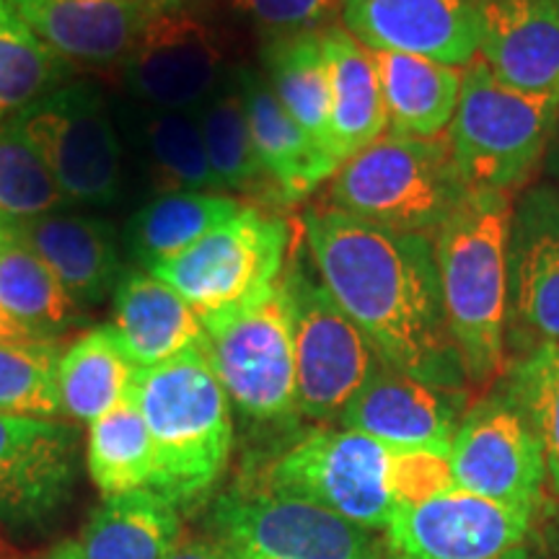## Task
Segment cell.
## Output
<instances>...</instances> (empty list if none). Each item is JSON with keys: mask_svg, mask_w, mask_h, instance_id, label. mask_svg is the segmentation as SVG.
Segmentation results:
<instances>
[{"mask_svg": "<svg viewBox=\"0 0 559 559\" xmlns=\"http://www.w3.org/2000/svg\"><path fill=\"white\" fill-rule=\"evenodd\" d=\"M313 270L383 366L461 389L464 366L445 317L436 241L360 221L337 207L304 215Z\"/></svg>", "mask_w": 559, "mask_h": 559, "instance_id": "1", "label": "cell"}, {"mask_svg": "<svg viewBox=\"0 0 559 559\" xmlns=\"http://www.w3.org/2000/svg\"><path fill=\"white\" fill-rule=\"evenodd\" d=\"M510 221L508 192L469 187L436 230L445 317L472 383L492 379L506 355Z\"/></svg>", "mask_w": 559, "mask_h": 559, "instance_id": "2", "label": "cell"}, {"mask_svg": "<svg viewBox=\"0 0 559 559\" xmlns=\"http://www.w3.org/2000/svg\"><path fill=\"white\" fill-rule=\"evenodd\" d=\"M132 400L151 432V489L179 510L200 502L221 479L234 445L230 400L205 349L140 368Z\"/></svg>", "mask_w": 559, "mask_h": 559, "instance_id": "3", "label": "cell"}, {"mask_svg": "<svg viewBox=\"0 0 559 559\" xmlns=\"http://www.w3.org/2000/svg\"><path fill=\"white\" fill-rule=\"evenodd\" d=\"M466 190L449 138L381 135L334 174L330 207L402 234L436 236Z\"/></svg>", "mask_w": 559, "mask_h": 559, "instance_id": "4", "label": "cell"}, {"mask_svg": "<svg viewBox=\"0 0 559 559\" xmlns=\"http://www.w3.org/2000/svg\"><path fill=\"white\" fill-rule=\"evenodd\" d=\"M557 115L559 94L508 86L485 60H472L449 135L464 185L508 194L526 185L547 153Z\"/></svg>", "mask_w": 559, "mask_h": 559, "instance_id": "5", "label": "cell"}, {"mask_svg": "<svg viewBox=\"0 0 559 559\" xmlns=\"http://www.w3.org/2000/svg\"><path fill=\"white\" fill-rule=\"evenodd\" d=\"M202 324L210 366L241 415L254 423H288L298 415L293 319L280 280L260 298Z\"/></svg>", "mask_w": 559, "mask_h": 559, "instance_id": "6", "label": "cell"}, {"mask_svg": "<svg viewBox=\"0 0 559 559\" xmlns=\"http://www.w3.org/2000/svg\"><path fill=\"white\" fill-rule=\"evenodd\" d=\"M288 296L296 349L298 415L313 423H332L383 362L366 334L340 309L300 257L280 277Z\"/></svg>", "mask_w": 559, "mask_h": 559, "instance_id": "7", "label": "cell"}, {"mask_svg": "<svg viewBox=\"0 0 559 559\" xmlns=\"http://www.w3.org/2000/svg\"><path fill=\"white\" fill-rule=\"evenodd\" d=\"M11 122L45 160L68 202L115 205L122 192V148L94 83H62L16 111Z\"/></svg>", "mask_w": 559, "mask_h": 559, "instance_id": "8", "label": "cell"}, {"mask_svg": "<svg viewBox=\"0 0 559 559\" xmlns=\"http://www.w3.org/2000/svg\"><path fill=\"white\" fill-rule=\"evenodd\" d=\"M213 528L234 559H389L379 531L270 487L223 495Z\"/></svg>", "mask_w": 559, "mask_h": 559, "instance_id": "9", "label": "cell"}, {"mask_svg": "<svg viewBox=\"0 0 559 559\" xmlns=\"http://www.w3.org/2000/svg\"><path fill=\"white\" fill-rule=\"evenodd\" d=\"M288 223L243 207L177 260L151 270L171 285L200 319L236 309L275 288L288 251Z\"/></svg>", "mask_w": 559, "mask_h": 559, "instance_id": "10", "label": "cell"}, {"mask_svg": "<svg viewBox=\"0 0 559 559\" xmlns=\"http://www.w3.org/2000/svg\"><path fill=\"white\" fill-rule=\"evenodd\" d=\"M391 449L355 430H313L267 474L275 492L309 500L358 526L386 531L396 500L389 487Z\"/></svg>", "mask_w": 559, "mask_h": 559, "instance_id": "11", "label": "cell"}, {"mask_svg": "<svg viewBox=\"0 0 559 559\" xmlns=\"http://www.w3.org/2000/svg\"><path fill=\"white\" fill-rule=\"evenodd\" d=\"M120 68L124 86L140 104L169 111H198L228 79L218 34L192 0L153 19Z\"/></svg>", "mask_w": 559, "mask_h": 559, "instance_id": "12", "label": "cell"}, {"mask_svg": "<svg viewBox=\"0 0 559 559\" xmlns=\"http://www.w3.org/2000/svg\"><path fill=\"white\" fill-rule=\"evenodd\" d=\"M449 461L459 489L515 508L534 510L547 477L542 440L508 394L466 412Z\"/></svg>", "mask_w": 559, "mask_h": 559, "instance_id": "13", "label": "cell"}, {"mask_svg": "<svg viewBox=\"0 0 559 559\" xmlns=\"http://www.w3.org/2000/svg\"><path fill=\"white\" fill-rule=\"evenodd\" d=\"M531 508L451 489L419 506H400L383 542L389 559H506L526 539Z\"/></svg>", "mask_w": 559, "mask_h": 559, "instance_id": "14", "label": "cell"}, {"mask_svg": "<svg viewBox=\"0 0 559 559\" xmlns=\"http://www.w3.org/2000/svg\"><path fill=\"white\" fill-rule=\"evenodd\" d=\"M345 29L370 52L469 66L479 52L474 0H345Z\"/></svg>", "mask_w": 559, "mask_h": 559, "instance_id": "15", "label": "cell"}, {"mask_svg": "<svg viewBox=\"0 0 559 559\" xmlns=\"http://www.w3.org/2000/svg\"><path fill=\"white\" fill-rule=\"evenodd\" d=\"M75 430L58 419L0 415V521L32 523L68 498Z\"/></svg>", "mask_w": 559, "mask_h": 559, "instance_id": "16", "label": "cell"}, {"mask_svg": "<svg viewBox=\"0 0 559 559\" xmlns=\"http://www.w3.org/2000/svg\"><path fill=\"white\" fill-rule=\"evenodd\" d=\"M461 400L459 389L432 386L381 366L342 412L340 425L389 449H425L449 456Z\"/></svg>", "mask_w": 559, "mask_h": 559, "instance_id": "17", "label": "cell"}, {"mask_svg": "<svg viewBox=\"0 0 559 559\" xmlns=\"http://www.w3.org/2000/svg\"><path fill=\"white\" fill-rule=\"evenodd\" d=\"M187 0H13L34 34L68 66L120 62L145 26Z\"/></svg>", "mask_w": 559, "mask_h": 559, "instance_id": "18", "label": "cell"}, {"mask_svg": "<svg viewBox=\"0 0 559 559\" xmlns=\"http://www.w3.org/2000/svg\"><path fill=\"white\" fill-rule=\"evenodd\" d=\"M508 300L515 317L559 345V192L536 185L510 221Z\"/></svg>", "mask_w": 559, "mask_h": 559, "instance_id": "19", "label": "cell"}, {"mask_svg": "<svg viewBox=\"0 0 559 559\" xmlns=\"http://www.w3.org/2000/svg\"><path fill=\"white\" fill-rule=\"evenodd\" d=\"M479 55L508 86L559 94L557 0H474Z\"/></svg>", "mask_w": 559, "mask_h": 559, "instance_id": "20", "label": "cell"}, {"mask_svg": "<svg viewBox=\"0 0 559 559\" xmlns=\"http://www.w3.org/2000/svg\"><path fill=\"white\" fill-rule=\"evenodd\" d=\"M236 81L247 109L257 160L280 198L285 202L304 200L321 181L340 171L332 153L319 145L277 102L267 79H262L257 70L239 68Z\"/></svg>", "mask_w": 559, "mask_h": 559, "instance_id": "21", "label": "cell"}, {"mask_svg": "<svg viewBox=\"0 0 559 559\" xmlns=\"http://www.w3.org/2000/svg\"><path fill=\"white\" fill-rule=\"evenodd\" d=\"M111 330L138 368H153L187 349H205L200 313L148 270H124L111 293Z\"/></svg>", "mask_w": 559, "mask_h": 559, "instance_id": "22", "label": "cell"}, {"mask_svg": "<svg viewBox=\"0 0 559 559\" xmlns=\"http://www.w3.org/2000/svg\"><path fill=\"white\" fill-rule=\"evenodd\" d=\"M16 228L79 306H96L115 293L124 270L120 241L109 223L52 213L16 223Z\"/></svg>", "mask_w": 559, "mask_h": 559, "instance_id": "23", "label": "cell"}, {"mask_svg": "<svg viewBox=\"0 0 559 559\" xmlns=\"http://www.w3.org/2000/svg\"><path fill=\"white\" fill-rule=\"evenodd\" d=\"M321 39L332 75L330 151L342 166L383 135L389 128L386 104L373 52L342 26H324Z\"/></svg>", "mask_w": 559, "mask_h": 559, "instance_id": "24", "label": "cell"}, {"mask_svg": "<svg viewBox=\"0 0 559 559\" xmlns=\"http://www.w3.org/2000/svg\"><path fill=\"white\" fill-rule=\"evenodd\" d=\"M0 309L34 342H55L81 319L52 270L21 239L16 223L0 218Z\"/></svg>", "mask_w": 559, "mask_h": 559, "instance_id": "25", "label": "cell"}, {"mask_svg": "<svg viewBox=\"0 0 559 559\" xmlns=\"http://www.w3.org/2000/svg\"><path fill=\"white\" fill-rule=\"evenodd\" d=\"M373 62L386 104L389 135H443L459 107V70L404 52H373Z\"/></svg>", "mask_w": 559, "mask_h": 559, "instance_id": "26", "label": "cell"}, {"mask_svg": "<svg viewBox=\"0 0 559 559\" xmlns=\"http://www.w3.org/2000/svg\"><path fill=\"white\" fill-rule=\"evenodd\" d=\"M179 542V508L145 487L104 498L79 544L83 559H169Z\"/></svg>", "mask_w": 559, "mask_h": 559, "instance_id": "27", "label": "cell"}, {"mask_svg": "<svg viewBox=\"0 0 559 559\" xmlns=\"http://www.w3.org/2000/svg\"><path fill=\"white\" fill-rule=\"evenodd\" d=\"M138 370L111 324L81 334L58 362L62 415L73 423H96L130 400Z\"/></svg>", "mask_w": 559, "mask_h": 559, "instance_id": "28", "label": "cell"}, {"mask_svg": "<svg viewBox=\"0 0 559 559\" xmlns=\"http://www.w3.org/2000/svg\"><path fill=\"white\" fill-rule=\"evenodd\" d=\"M241 205L223 192H166L132 215L124 243L145 270L177 260L210 230L234 218Z\"/></svg>", "mask_w": 559, "mask_h": 559, "instance_id": "29", "label": "cell"}, {"mask_svg": "<svg viewBox=\"0 0 559 559\" xmlns=\"http://www.w3.org/2000/svg\"><path fill=\"white\" fill-rule=\"evenodd\" d=\"M262 62L277 102L319 145L330 151L332 75L321 29L267 39L262 47Z\"/></svg>", "mask_w": 559, "mask_h": 559, "instance_id": "30", "label": "cell"}, {"mask_svg": "<svg viewBox=\"0 0 559 559\" xmlns=\"http://www.w3.org/2000/svg\"><path fill=\"white\" fill-rule=\"evenodd\" d=\"M135 138L158 194L218 192L194 111L145 107L135 111Z\"/></svg>", "mask_w": 559, "mask_h": 559, "instance_id": "31", "label": "cell"}, {"mask_svg": "<svg viewBox=\"0 0 559 559\" xmlns=\"http://www.w3.org/2000/svg\"><path fill=\"white\" fill-rule=\"evenodd\" d=\"M86 466L104 498L153 485V443L135 400L122 402L88 425Z\"/></svg>", "mask_w": 559, "mask_h": 559, "instance_id": "32", "label": "cell"}, {"mask_svg": "<svg viewBox=\"0 0 559 559\" xmlns=\"http://www.w3.org/2000/svg\"><path fill=\"white\" fill-rule=\"evenodd\" d=\"M213 177L218 190L254 194L270 185L257 160L251 132L243 109L241 88L236 75H230L215 88V94L194 111Z\"/></svg>", "mask_w": 559, "mask_h": 559, "instance_id": "33", "label": "cell"}, {"mask_svg": "<svg viewBox=\"0 0 559 559\" xmlns=\"http://www.w3.org/2000/svg\"><path fill=\"white\" fill-rule=\"evenodd\" d=\"M73 66L41 41L13 0H0V117L16 115L66 83Z\"/></svg>", "mask_w": 559, "mask_h": 559, "instance_id": "34", "label": "cell"}, {"mask_svg": "<svg viewBox=\"0 0 559 559\" xmlns=\"http://www.w3.org/2000/svg\"><path fill=\"white\" fill-rule=\"evenodd\" d=\"M58 362L52 342H0V415L45 419L62 415Z\"/></svg>", "mask_w": 559, "mask_h": 559, "instance_id": "35", "label": "cell"}, {"mask_svg": "<svg viewBox=\"0 0 559 559\" xmlns=\"http://www.w3.org/2000/svg\"><path fill=\"white\" fill-rule=\"evenodd\" d=\"M68 205L52 171L21 138L13 122H0V218L26 223Z\"/></svg>", "mask_w": 559, "mask_h": 559, "instance_id": "36", "label": "cell"}, {"mask_svg": "<svg viewBox=\"0 0 559 559\" xmlns=\"http://www.w3.org/2000/svg\"><path fill=\"white\" fill-rule=\"evenodd\" d=\"M508 400L519 407L542 440L551 485L559 492V345L544 342L513 368Z\"/></svg>", "mask_w": 559, "mask_h": 559, "instance_id": "37", "label": "cell"}, {"mask_svg": "<svg viewBox=\"0 0 559 559\" xmlns=\"http://www.w3.org/2000/svg\"><path fill=\"white\" fill-rule=\"evenodd\" d=\"M389 487L396 508L419 506L456 489L451 461L445 453L425 449H391Z\"/></svg>", "mask_w": 559, "mask_h": 559, "instance_id": "38", "label": "cell"}, {"mask_svg": "<svg viewBox=\"0 0 559 559\" xmlns=\"http://www.w3.org/2000/svg\"><path fill=\"white\" fill-rule=\"evenodd\" d=\"M267 39L319 32L342 11L345 0H230Z\"/></svg>", "mask_w": 559, "mask_h": 559, "instance_id": "39", "label": "cell"}, {"mask_svg": "<svg viewBox=\"0 0 559 559\" xmlns=\"http://www.w3.org/2000/svg\"><path fill=\"white\" fill-rule=\"evenodd\" d=\"M169 559H234L215 539H192L179 542Z\"/></svg>", "mask_w": 559, "mask_h": 559, "instance_id": "40", "label": "cell"}, {"mask_svg": "<svg viewBox=\"0 0 559 559\" xmlns=\"http://www.w3.org/2000/svg\"><path fill=\"white\" fill-rule=\"evenodd\" d=\"M544 164H547L549 187H555V190L559 192V115H557L555 130H551L547 153H544Z\"/></svg>", "mask_w": 559, "mask_h": 559, "instance_id": "41", "label": "cell"}, {"mask_svg": "<svg viewBox=\"0 0 559 559\" xmlns=\"http://www.w3.org/2000/svg\"><path fill=\"white\" fill-rule=\"evenodd\" d=\"M9 340H29L24 332H21V326L13 324L9 319V313L0 309V342H9Z\"/></svg>", "mask_w": 559, "mask_h": 559, "instance_id": "42", "label": "cell"}, {"mask_svg": "<svg viewBox=\"0 0 559 559\" xmlns=\"http://www.w3.org/2000/svg\"><path fill=\"white\" fill-rule=\"evenodd\" d=\"M45 559H83L79 542H62Z\"/></svg>", "mask_w": 559, "mask_h": 559, "instance_id": "43", "label": "cell"}, {"mask_svg": "<svg viewBox=\"0 0 559 559\" xmlns=\"http://www.w3.org/2000/svg\"><path fill=\"white\" fill-rule=\"evenodd\" d=\"M557 5H559V0H557Z\"/></svg>", "mask_w": 559, "mask_h": 559, "instance_id": "44", "label": "cell"}]
</instances>
